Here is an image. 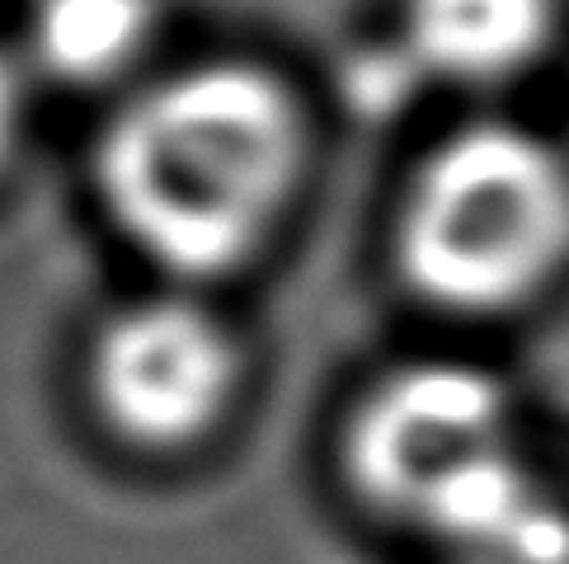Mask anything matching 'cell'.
Listing matches in <instances>:
<instances>
[{
	"instance_id": "1",
	"label": "cell",
	"mask_w": 569,
	"mask_h": 564,
	"mask_svg": "<svg viewBox=\"0 0 569 564\" xmlns=\"http://www.w3.org/2000/svg\"><path fill=\"white\" fill-rule=\"evenodd\" d=\"M307 128L259 67L212 62L132 94L99 137V193L132 245L174 278L240 269L288 212Z\"/></svg>"
},
{
	"instance_id": "2",
	"label": "cell",
	"mask_w": 569,
	"mask_h": 564,
	"mask_svg": "<svg viewBox=\"0 0 569 564\" xmlns=\"http://www.w3.org/2000/svg\"><path fill=\"white\" fill-rule=\"evenodd\" d=\"M405 282L429 306L499 315L569 264V165L537 132L461 128L410 179L396 226Z\"/></svg>"
},
{
	"instance_id": "3",
	"label": "cell",
	"mask_w": 569,
	"mask_h": 564,
	"mask_svg": "<svg viewBox=\"0 0 569 564\" xmlns=\"http://www.w3.org/2000/svg\"><path fill=\"white\" fill-rule=\"evenodd\" d=\"M503 400L471 367H410L362 400L349 423V475L377 508L419 527H490L508 466Z\"/></svg>"
},
{
	"instance_id": "4",
	"label": "cell",
	"mask_w": 569,
	"mask_h": 564,
	"mask_svg": "<svg viewBox=\"0 0 569 564\" xmlns=\"http://www.w3.org/2000/svg\"><path fill=\"white\" fill-rule=\"evenodd\" d=\"M240 357L227 325L193 301L160 296L118 311L90 349V395L141 452H179L227 414Z\"/></svg>"
},
{
	"instance_id": "5",
	"label": "cell",
	"mask_w": 569,
	"mask_h": 564,
	"mask_svg": "<svg viewBox=\"0 0 569 564\" xmlns=\"http://www.w3.org/2000/svg\"><path fill=\"white\" fill-rule=\"evenodd\" d=\"M405 33L423 71L452 85H503L556 38V0H405Z\"/></svg>"
},
{
	"instance_id": "6",
	"label": "cell",
	"mask_w": 569,
	"mask_h": 564,
	"mask_svg": "<svg viewBox=\"0 0 569 564\" xmlns=\"http://www.w3.org/2000/svg\"><path fill=\"white\" fill-rule=\"evenodd\" d=\"M156 0H33V52L57 80L94 85L151 43Z\"/></svg>"
},
{
	"instance_id": "7",
	"label": "cell",
	"mask_w": 569,
	"mask_h": 564,
	"mask_svg": "<svg viewBox=\"0 0 569 564\" xmlns=\"http://www.w3.org/2000/svg\"><path fill=\"white\" fill-rule=\"evenodd\" d=\"M14 132H19V80L6 57H0V165H6V155L14 147Z\"/></svg>"
}]
</instances>
